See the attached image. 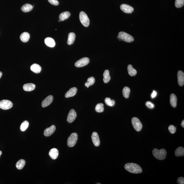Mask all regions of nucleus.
I'll return each mask as SVG.
<instances>
[{
	"mask_svg": "<svg viewBox=\"0 0 184 184\" xmlns=\"http://www.w3.org/2000/svg\"><path fill=\"white\" fill-rule=\"evenodd\" d=\"M124 167L127 171L132 173L139 174L142 172V168L136 164L131 163H127Z\"/></svg>",
	"mask_w": 184,
	"mask_h": 184,
	"instance_id": "obj_1",
	"label": "nucleus"
},
{
	"mask_svg": "<svg viewBox=\"0 0 184 184\" xmlns=\"http://www.w3.org/2000/svg\"><path fill=\"white\" fill-rule=\"evenodd\" d=\"M152 152L155 158L159 160H163L167 157V152L164 149L158 150L157 148H155L152 150Z\"/></svg>",
	"mask_w": 184,
	"mask_h": 184,
	"instance_id": "obj_2",
	"label": "nucleus"
},
{
	"mask_svg": "<svg viewBox=\"0 0 184 184\" xmlns=\"http://www.w3.org/2000/svg\"><path fill=\"white\" fill-rule=\"evenodd\" d=\"M118 37L120 39L128 43H130L134 41V38L133 37L125 32H119Z\"/></svg>",
	"mask_w": 184,
	"mask_h": 184,
	"instance_id": "obj_3",
	"label": "nucleus"
},
{
	"mask_svg": "<svg viewBox=\"0 0 184 184\" xmlns=\"http://www.w3.org/2000/svg\"><path fill=\"white\" fill-rule=\"evenodd\" d=\"M79 18L80 22L84 26L86 27H88L89 26L90 23V20L85 12L83 11L80 12Z\"/></svg>",
	"mask_w": 184,
	"mask_h": 184,
	"instance_id": "obj_4",
	"label": "nucleus"
},
{
	"mask_svg": "<svg viewBox=\"0 0 184 184\" xmlns=\"http://www.w3.org/2000/svg\"><path fill=\"white\" fill-rule=\"evenodd\" d=\"M78 139V135L76 133H73L71 134L68 138L67 140V145L69 147H72L74 146Z\"/></svg>",
	"mask_w": 184,
	"mask_h": 184,
	"instance_id": "obj_5",
	"label": "nucleus"
},
{
	"mask_svg": "<svg viewBox=\"0 0 184 184\" xmlns=\"http://www.w3.org/2000/svg\"><path fill=\"white\" fill-rule=\"evenodd\" d=\"M132 123L134 128L136 131L139 132L141 131L143 127L142 123L139 119L136 117H133L132 119Z\"/></svg>",
	"mask_w": 184,
	"mask_h": 184,
	"instance_id": "obj_6",
	"label": "nucleus"
},
{
	"mask_svg": "<svg viewBox=\"0 0 184 184\" xmlns=\"http://www.w3.org/2000/svg\"><path fill=\"white\" fill-rule=\"evenodd\" d=\"M13 106V103L9 100H4L0 101V108L3 110H7Z\"/></svg>",
	"mask_w": 184,
	"mask_h": 184,
	"instance_id": "obj_7",
	"label": "nucleus"
},
{
	"mask_svg": "<svg viewBox=\"0 0 184 184\" xmlns=\"http://www.w3.org/2000/svg\"><path fill=\"white\" fill-rule=\"evenodd\" d=\"M90 59L87 57L82 58L75 62V65L78 68L86 66L90 62Z\"/></svg>",
	"mask_w": 184,
	"mask_h": 184,
	"instance_id": "obj_8",
	"label": "nucleus"
},
{
	"mask_svg": "<svg viewBox=\"0 0 184 184\" xmlns=\"http://www.w3.org/2000/svg\"><path fill=\"white\" fill-rule=\"evenodd\" d=\"M76 116L77 114L75 110L73 109H72L70 110L68 115L67 118V121L69 123H71L74 121Z\"/></svg>",
	"mask_w": 184,
	"mask_h": 184,
	"instance_id": "obj_9",
	"label": "nucleus"
},
{
	"mask_svg": "<svg viewBox=\"0 0 184 184\" xmlns=\"http://www.w3.org/2000/svg\"><path fill=\"white\" fill-rule=\"evenodd\" d=\"M120 8L123 12L127 13H131L134 10V9L132 7L126 4H121Z\"/></svg>",
	"mask_w": 184,
	"mask_h": 184,
	"instance_id": "obj_10",
	"label": "nucleus"
},
{
	"mask_svg": "<svg viewBox=\"0 0 184 184\" xmlns=\"http://www.w3.org/2000/svg\"><path fill=\"white\" fill-rule=\"evenodd\" d=\"M91 138L94 145L96 147L99 146L100 145V141L98 134L95 132H93L91 135Z\"/></svg>",
	"mask_w": 184,
	"mask_h": 184,
	"instance_id": "obj_11",
	"label": "nucleus"
},
{
	"mask_svg": "<svg viewBox=\"0 0 184 184\" xmlns=\"http://www.w3.org/2000/svg\"><path fill=\"white\" fill-rule=\"evenodd\" d=\"M53 97L52 95H50L45 98L42 103V106L45 108L48 106L53 102Z\"/></svg>",
	"mask_w": 184,
	"mask_h": 184,
	"instance_id": "obj_12",
	"label": "nucleus"
},
{
	"mask_svg": "<svg viewBox=\"0 0 184 184\" xmlns=\"http://www.w3.org/2000/svg\"><path fill=\"white\" fill-rule=\"evenodd\" d=\"M56 128L55 126V125L51 126V127L46 128L44 130V134L45 136L48 137L50 136L51 135L54 133L55 131Z\"/></svg>",
	"mask_w": 184,
	"mask_h": 184,
	"instance_id": "obj_13",
	"label": "nucleus"
},
{
	"mask_svg": "<svg viewBox=\"0 0 184 184\" xmlns=\"http://www.w3.org/2000/svg\"><path fill=\"white\" fill-rule=\"evenodd\" d=\"M178 84L180 86H182L184 85V74L183 72L179 70L177 74Z\"/></svg>",
	"mask_w": 184,
	"mask_h": 184,
	"instance_id": "obj_14",
	"label": "nucleus"
},
{
	"mask_svg": "<svg viewBox=\"0 0 184 184\" xmlns=\"http://www.w3.org/2000/svg\"><path fill=\"white\" fill-rule=\"evenodd\" d=\"M77 90V88L75 87L71 88L66 93L65 95V97L68 98L73 97L76 94Z\"/></svg>",
	"mask_w": 184,
	"mask_h": 184,
	"instance_id": "obj_15",
	"label": "nucleus"
},
{
	"mask_svg": "<svg viewBox=\"0 0 184 184\" xmlns=\"http://www.w3.org/2000/svg\"><path fill=\"white\" fill-rule=\"evenodd\" d=\"M58 151L56 148H54L51 149L49 152V156L53 159H56L58 158Z\"/></svg>",
	"mask_w": 184,
	"mask_h": 184,
	"instance_id": "obj_16",
	"label": "nucleus"
},
{
	"mask_svg": "<svg viewBox=\"0 0 184 184\" xmlns=\"http://www.w3.org/2000/svg\"><path fill=\"white\" fill-rule=\"evenodd\" d=\"M35 85L33 83H27L24 84L23 86V88L25 91H31L34 90L35 88Z\"/></svg>",
	"mask_w": 184,
	"mask_h": 184,
	"instance_id": "obj_17",
	"label": "nucleus"
},
{
	"mask_svg": "<svg viewBox=\"0 0 184 184\" xmlns=\"http://www.w3.org/2000/svg\"><path fill=\"white\" fill-rule=\"evenodd\" d=\"M45 44L51 48L54 47L55 45V42L52 38L48 37L45 39Z\"/></svg>",
	"mask_w": 184,
	"mask_h": 184,
	"instance_id": "obj_18",
	"label": "nucleus"
},
{
	"mask_svg": "<svg viewBox=\"0 0 184 184\" xmlns=\"http://www.w3.org/2000/svg\"><path fill=\"white\" fill-rule=\"evenodd\" d=\"M31 69L35 73H40L41 71V68L39 65L36 63L32 64L31 67Z\"/></svg>",
	"mask_w": 184,
	"mask_h": 184,
	"instance_id": "obj_19",
	"label": "nucleus"
},
{
	"mask_svg": "<svg viewBox=\"0 0 184 184\" xmlns=\"http://www.w3.org/2000/svg\"><path fill=\"white\" fill-rule=\"evenodd\" d=\"M170 102L171 106L173 108H176L177 106V98L175 94L172 93L170 95Z\"/></svg>",
	"mask_w": 184,
	"mask_h": 184,
	"instance_id": "obj_20",
	"label": "nucleus"
},
{
	"mask_svg": "<svg viewBox=\"0 0 184 184\" xmlns=\"http://www.w3.org/2000/svg\"><path fill=\"white\" fill-rule=\"evenodd\" d=\"M75 34L74 33H69L67 41L68 44L69 45L73 44L75 39Z\"/></svg>",
	"mask_w": 184,
	"mask_h": 184,
	"instance_id": "obj_21",
	"label": "nucleus"
},
{
	"mask_svg": "<svg viewBox=\"0 0 184 184\" xmlns=\"http://www.w3.org/2000/svg\"><path fill=\"white\" fill-rule=\"evenodd\" d=\"M71 14L68 11H66L62 12L60 14L59 16L60 20L61 21H64L65 20L67 19L69 17Z\"/></svg>",
	"mask_w": 184,
	"mask_h": 184,
	"instance_id": "obj_22",
	"label": "nucleus"
},
{
	"mask_svg": "<svg viewBox=\"0 0 184 184\" xmlns=\"http://www.w3.org/2000/svg\"><path fill=\"white\" fill-rule=\"evenodd\" d=\"M30 38V35L27 32H24L21 34L20 38L21 41L23 42H26L28 41Z\"/></svg>",
	"mask_w": 184,
	"mask_h": 184,
	"instance_id": "obj_23",
	"label": "nucleus"
},
{
	"mask_svg": "<svg viewBox=\"0 0 184 184\" xmlns=\"http://www.w3.org/2000/svg\"><path fill=\"white\" fill-rule=\"evenodd\" d=\"M33 6L31 4H24L21 7V10L23 12H30L33 9Z\"/></svg>",
	"mask_w": 184,
	"mask_h": 184,
	"instance_id": "obj_24",
	"label": "nucleus"
},
{
	"mask_svg": "<svg viewBox=\"0 0 184 184\" xmlns=\"http://www.w3.org/2000/svg\"><path fill=\"white\" fill-rule=\"evenodd\" d=\"M104 78L103 79L104 82L105 83H108L110 80V72L108 70H105L103 73Z\"/></svg>",
	"mask_w": 184,
	"mask_h": 184,
	"instance_id": "obj_25",
	"label": "nucleus"
},
{
	"mask_svg": "<svg viewBox=\"0 0 184 184\" xmlns=\"http://www.w3.org/2000/svg\"><path fill=\"white\" fill-rule=\"evenodd\" d=\"M175 155L176 157H182L184 155V149L183 147H180L176 149L175 151Z\"/></svg>",
	"mask_w": 184,
	"mask_h": 184,
	"instance_id": "obj_26",
	"label": "nucleus"
},
{
	"mask_svg": "<svg viewBox=\"0 0 184 184\" xmlns=\"http://www.w3.org/2000/svg\"><path fill=\"white\" fill-rule=\"evenodd\" d=\"M128 73L131 76H135L137 74V72L136 70L133 67L132 65L131 64H129L128 66Z\"/></svg>",
	"mask_w": 184,
	"mask_h": 184,
	"instance_id": "obj_27",
	"label": "nucleus"
},
{
	"mask_svg": "<svg viewBox=\"0 0 184 184\" xmlns=\"http://www.w3.org/2000/svg\"><path fill=\"white\" fill-rule=\"evenodd\" d=\"M25 164V161L24 159H21L16 163V167L17 169L21 170L24 168Z\"/></svg>",
	"mask_w": 184,
	"mask_h": 184,
	"instance_id": "obj_28",
	"label": "nucleus"
},
{
	"mask_svg": "<svg viewBox=\"0 0 184 184\" xmlns=\"http://www.w3.org/2000/svg\"><path fill=\"white\" fill-rule=\"evenodd\" d=\"M130 93V90L128 87H125L122 90V94L125 98H128Z\"/></svg>",
	"mask_w": 184,
	"mask_h": 184,
	"instance_id": "obj_29",
	"label": "nucleus"
},
{
	"mask_svg": "<svg viewBox=\"0 0 184 184\" xmlns=\"http://www.w3.org/2000/svg\"><path fill=\"white\" fill-rule=\"evenodd\" d=\"M95 82V80L94 78L93 77H91L88 79L87 82H86L85 86L88 88L89 87L94 84Z\"/></svg>",
	"mask_w": 184,
	"mask_h": 184,
	"instance_id": "obj_30",
	"label": "nucleus"
},
{
	"mask_svg": "<svg viewBox=\"0 0 184 184\" xmlns=\"http://www.w3.org/2000/svg\"><path fill=\"white\" fill-rule=\"evenodd\" d=\"M96 111L98 112H102L104 110V107L103 104L100 103L98 104L95 108Z\"/></svg>",
	"mask_w": 184,
	"mask_h": 184,
	"instance_id": "obj_31",
	"label": "nucleus"
},
{
	"mask_svg": "<svg viewBox=\"0 0 184 184\" xmlns=\"http://www.w3.org/2000/svg\"><path fill=\"white\" fill-rule=\"evenodd\" d=\"M105 102L107 105L109 106H113L115 104L114 100H111L110 98H106L105 100Z\"/></svg>",
	"mask_w": 184,
	"mask_h": 184,
	"instance_id": "obj_32",
	"label": "nucleus"
},
{
	"mask_svg": "<svg viewBox=\"0 0 184 184\" xmlns=\"http://www.w3.org/2000/svg\"><path fill=\"white\" fill-rule=\"evenodd\" d=\"M29 123L28 121H25L22 123L20 126V130L22 131H25L29 126Z\"/></svg>",
	"mask_w": 184,
	"mask_h": 184,
	"instance_id": "obj_33",
	"label": "nucleus"
},
{
	"mask_svg": "<svg viewBox=\"0 0 184 184\" xmlns=\"http://www.w3.org/2000/svg\"><path fill=\"white\" fill-rule=\"evenodd\" d=\"M184 0H176L175 5L177 8H180L183 6Z\"/></svg>",
	"mask_w": 184,
	"mask_h": 184,
	"instance_id": "obj_34",
	"label": "nucleus"
},
{
	"mask_svg": "<svg viewBox=\"0 0 184 184\" xmlns=\"http://www.w3.org/2000/svg\"><path fill=\"white\" fill-rule=\"evenodd\" d=\"M168 129L169 131L171 134H174L176 132V128L173 125L169 126Z\"/></svg>",
	"mask_w": 184,
	"mask_h": 184,
	"instance_id": "obj_35",
	"label": "nucleus"
},
{
	"mask_svg": "<svg viewBox=\"0 0 184 184\" xmlns=\"http://www.w3.org/2000/svg\"><path fill=\"white\" fill-rule=\"evenodd\" d=\"M146 106L147 108L150 109H153L155 107V105L153 104L150 102V101H148V102H146Z\"/></svg>",
	"mask_w": 184,
	"mask_h": 184,
	"instance_id": "obj_36",
	"label": "nucleus"
},
{
	"mask_svg": "<svg viewBox=\"0 0 184 184\" xmlns=\"http://www.w3.org/2000/svg\"><path fill=\"white\" fill-rule=\"evenodd\" d=\"M48 1L50 4L55 5H57L59 4L57 0H48Z\"/></svg>",
	"mask_w": 184,
	"mask_h": 184,
	"instance_id": "obj_37",
	"label": "nucleus"
},
{
	"mask_svg": "<svg viewBox=\"0 0 184 184\" xmlns=\"http://www.w3.org/2000/svg\"><path fill=\"white\" fill-rule=\"evenodd\" d=\"M177 183L179 184H184V178L183 177H179L178 178L177 181Z\"/></svg>",
	"mask_w": 184,
	"mask_h": 184,
	"instance_id": "obj_38",
	"label": "nucleus"
},
{
	"mask_svg": "<svg viewBox=\"0 0 184 184\" xmlns=\"http://www.w3.org/2000/svg\"><path fill=\"white\" fill-rule=\"evenodd\" d=\"M157 92H156L155 91V90H154V91H153L152 93L151 96V97L152 98H154L156 96H157Z\"/></svg>",
	"mask_w": 184,
	"mask_h": 184,
	"instance_id": "obj_39",
	"label": "nucleus"
},
{
	"mask_svg": "<svg viewBox=\"0 0 184 184\" xmlns=\"http://www.w3.org/2000/svg\"><path fill=\"white\" fill-rule=\"evenodd\" d=\"M181 126L183 127V128H184V120H183L182 121L181 123Z\"/></svg>",
	"mask_w": 184,
	"mask_h": 184,
	"instance_id": "obj_40",
	"label": "nucleus"
},
{
	"mask_svg": "<svg viewBox=\"0 0 184 184\" xmlns=\"http://www.w3.org/2000/svg\"><path fill=\"white\" fill-rule=\"evenodd\" d=\"M2 72H1L0 71V79H1V77H2Z\"/></svg>",
	"mask_w": 184,
	"mask_h": 184,
	"instance_id": "obj_41",
	"label": "nucleus"
},
{
	"mask_svg": "<svg viewBox=\"0 0 184 184\" xmlns=\"http://www.w3.org/2000/svg\"><path fill=\"white\" fill-rule=\"evenodd\" d=\"M2 151H0V157H1V155H2Z\"/></svg>",
	"mask_w": 184,
	"mask_h": 184,
	"instance_id": "obj_42",
	"label": "nucleus"
},
{
	"mask_svg": "<svg viewBox=\"0 0 184 184\" xmlns=\"http://www.w3.org/2000/svg\"><path fill=\"white\" fill-rule=\"evenodd\" d=\"M101 184V183H96V184Z\"/></svg>",
	"mask_w": 184,
	"mask_h": 184,
	"instance_id": "obj_43",
	"label": "nucleus"
},
{
	"mask_svg": "<svg viewBox=\"0 0 184 184\" xmlns=\"http://www.w3.org/2000/svg\"><path fill=\"white\" fill-rule=\"evenodd\" d=\"M61 21H60V20H59V21H58V22H61Z\"/></svg>",
	"mask_w": 184,
	"mask_h": 184,
	"instance_id": "obj_44",
	"label": "nucleus"
}]
</instances>
